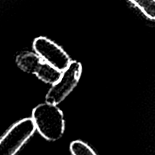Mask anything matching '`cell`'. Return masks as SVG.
<instances>
[{"label":"cell","mask_w":155,"mask_h":155,"mask_svg":"<svg viewBox=\"0 0 155 155\" xmlns=\"http://www.w3.org/2000/svg\"><path fill=\"white\" fill-rule=\"evenodd\" d=\"M82 64L77 61H71L68 68L62 71L60 80L52 85L45 96V102L58 105L77 86L82 74Z\"/></svg>","instance_id":"cell-3"},{"label":"cell","mask_w":155,"mask_h":155,"mask_svg":"<svg viewBox=\"0 0 155 155\" xmlns=\"http://www.w3.org/2000/svg\"><path fill=\"white\" fill-rule=\"evenodd\" d=\"M61 74L62 71H59L52 65L43 61L40 68L36 74V76L44 83L53 85L60 80Z\"/></svg>","instance_id":"cell-6"},{"label":"cell","mask_w":155,"mask_h":155,"mask_svg":"<svg viewBox=\"0 0 155 155\" xmlns=\"http://www.w3.org/2000/svg\"><path fill=\"white\" fill-rule=\"evenodd\" d=\"M32 119L36 130L46 140H58L64 133L63 112L55 104L48 102L39 104L33 110Z\"/></svg>","instance_id":"cell-1"},{"label":"cell","mask_w":155,"mask_h":155,"mask_svg":"<svg viewBox=\"0 0 155 155\" xmlns=\"http://www.w3.org/2000/svg\"><path fill=\"white\" fill-rule=\"evenodd\" d=\"M70 150L72 155H97L89 145L80 140L71 142Z\"/></svg>","instance_id":"cell-8"},{"label":"cell","mask_w":155,"mask_h":155,"mask_svg":"<svg viewBox=\"0 0 155 155\" xmlns=\"http://www.w3.org/2000/svg\"><path fill=\"white\" fill-rule=\"evenodd\" d=\"M35 52L47 63L64 71L71 63L70 56L58 45L44 36L36 38L33 43Z\"/></svg>","instance_id":"cell-4"},{"label":"cell","mask_w":155,"mask_h":155,"mask_svg":"<svg viewBox=\"0 0 155 155\" xmlns=\"http://www.w3.org/2000/svg\"><path fill=\"white\" fill-rule=\"evenodd\" d=\"M43 61L36 52L30 51L21 53L16 58L17 65L20 69L24 72L35 75L40 68Z\"/></svg>","instance_id":"cell-5"},{"label":"cell","mask_w":155,"mask_h":155,"mask_svg":"<svg viewBox=\"0 0 155 155\" xmlns=\"http://www.w3.org/2000/svg\"><path fill=\"white\" fill-rule=\"evenodd\" d=\"M32 118L14 124L0 139V155H15L36 131Z\"/></svg>","instance_id":"cell-2"},{"label":"cell","mask_w":155,"mask_h":155,"mask_svg":"<svg viewBox=\"0 0 155 155\" xmlns=\"http://www.w3.org/2000/svg\"><path fill=\"white\" fill-rule=\"evenodd\" d=\"M151 21H155V0H129Z\"/></svg>","instance_id":"cell-7"}]
</instances>
